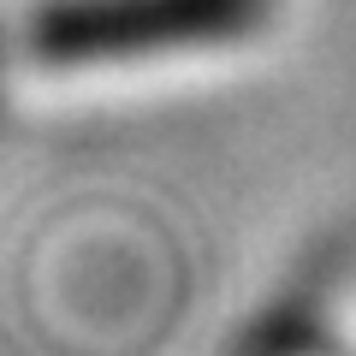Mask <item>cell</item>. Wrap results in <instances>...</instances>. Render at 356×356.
<instances>
[{
	"mask_svg": "<svg viewBox=\"0 0 356 356\" xmlns=\"http://www.w3.org/2000/svg\"><path fill=\"white\" fill-rule=\"evenodd\" d=\"M273 0H42L24 24L30 60L54 72H107L250 42Z\"/></svg>",
	"mask_w": 356,
	"mask_h": 356,
	"instance_id": "6da1fadb",
	"label": "cell"
},
{
	"mask_svg": "<svg viewBox=\"0 0 356 356\" xmlns=\"http://www.w3.org/2000/svg\"><path fill=\"white\" fill-rule=\"evenodd\" d=\"M250 356H356V350H344L321 321L291 315V321H273V327L250 344Z\"/></svg>",
	"mask_w": 356,
	"mask_h": 356,
	"instance_id": "7a4b0ae2",
	"label": "cell"
}]
</instances>
